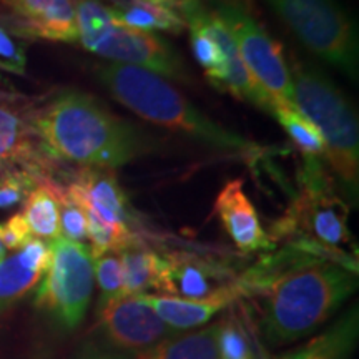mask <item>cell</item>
Segmentation results:
<instances>
[{"instance_id":"1","label":"cell","mask_w":359,"mask_h":359,"mask_svg":"<svg viewBox=\"0 0 359 359\" xmlns=\"http://www.w3.org/2000/svg\"><path fill=\"white\" fill-rule=\"evenodd\" d=\"M246 294H262V330L269 344L311 333L356 290V275L343 263L281 253L240 278Z\"/></svg>"},{"instance_id":"2","label":"cell","mask_w":359,"mask_h":359,"mask_svg":"<svg viewBox=\"0 0 359 359\" xmlns=\"http://www.w3.org/2000/svg\"><path fill=\"white\" fill-rule=\"evenodd\" d=\"M30 128L43 156L87 168L120 167L147 147L137 127L82 92H64L32 109Z\"/></svg>"},{"instance_id":"3","label":"cell","mask_w":359,"mask_h":359,"mask_svg":"<svg viewBox=\"0 0 359 359\" xmlns=\"http://www.w3.org/2000/svg\"><path fill=\"white\" fill-rule=\"evenodd\" d=\"M97 77L116 100L143 120L222 151L248 155L255 148L241 135L213 122L160 75L132 65L105 64L97 69Z\"/></svg>"},{"instance_id":"4","label":"cell","mask_w":359,"mask_h":359,"mask_svg":"<svg viewBox=\"0 0 359 359\" xmlns=\"http://www.w3.org/2000/svg\"><path fill=\"white\" fill-rule=\"evenodd\" d=\"M291 72L294 109L314 125L325 140V156L349 198H358V116L333 80L311 64H294Z\"/></svg>"},{"instance_id":"5","label":"cell","mask_w":359,"mask_h":359,"mask_svg":"<svg viewBox=\"0 0 359 359\" xmlns=\"http://www.w3.org/2000/svg\"><path fill=\"white\" fill-rule=\"evenodd\" d=\"M314 55L358 80V29L336 0H266Z\"/></svg>"},{"instance_id":"6","label":"cell","mask_w":359,"mask_h":359,"mask_svg":"<svg viewBox=\"0 0 359 359\" xmlns=\"http://www.w3.org/2000/svg\"><path fill=\"white\" fill-rule=\"evenodd\" d=\"M93 283V257L88 246L60 236L50 241V263L37 290L35 304L64 327H75L87 311Z\"/></svg>"},{"instance_id":"7","label":"cell","mask_w":359,"mask_h":359,"mask_svg":"<svg viewBox=\"0 0 359 359\" xmlns=\"http://www.w3.org/2000/svg\"><path fill=\"white\" fill-rule=\"evenodd\" d=\"M215 12L231 32L245 65L271 100L273 110L294 107L291 72L281 45L245 7L218 4Z\"/></svg>"},{"instance_id":"8","label":"cell","mask_w":359,"mask_h":359,"mask_svg":"<svg viewBox=\"0 0 359 359\" xmlns=\"http://www.w3.org/2000/svg\"><path fill=\"white\" fill-rule=\"evenodd\" d=\"M302 193L281 223L283 233L302 231L314 245L336 250L351 241L348 230L349 208L331 190V183L323 172L320 158L306 156L302 175Z\"/></svg>"},{"instance_id":"9","label":"cell","mask_w":359,"mask_h":359,"mask_svg":"<svg viewBox=\"0 0 359 359\" xmlns=\"http://www.w3.org/2000/svg\"><path fill=\"white\" fill-rule=\"evenodd\" d=\"M88 50L114 64L138 67L160 77L188 80L187 67L172 45L158 35L116 22Z\"/></svg>"},{"instance_id":"10","label":"cell","mask_w":359,"mask_h":359,"mask_svg":"<svg viewBox=\"0 0 359 359\" xmlns=\"http://www.w3.org/2000/svg\"><path fill=\"white\" fill-rule=\"evenodd\" d=\"M100 323L115 346L132 351H143L161 339L172 336L170 327L160 320L140 296L123 294L98 308Z\"/></svg>"},{"instance_id":"11","label":"cell","mask_w":359,"mask_h":359,"mask_svg":"<svg viewBox=\"0 0 359 359\" xmlns=\"http://www.w3.org/2000/svg\"><path fill=\"white\" fill-rule=\"evenodd\" d=\"M30 111L19 97L0 90V172L25 168L40 175L45 167V156L30 128Z\"/></svg>"},{"instance_id":"12","label":"cell","mask_w":359,"mask_h":359,"mask_svg":"<svg viewBox=\"0 0 359 359\" xmlns=\"http://www.w3.org/2000/svg\"><path fill=\"white\" fill-rule=\"evenodd\" d=\"M230 276L223 264L190 253H172L163 257L156 291L177 298L198 299L235 281Z\"/></svg>"},{"instance_id":"13","label":"cell","mask_w":359,"mask_h":359,"mask_svg":"<svg viewBox=\"0 0 359 359\" xmlns=\"http://www.w3.org/2000/svg\"><path fill=\"white\" fill-rule=\"evenodd\" d=\"M147 306H150L158 314L161 321L170 330L188 331L195 330L208 323L217 316L219 311L228 308L241 296H246L243 285L240 280H235L230 285L223 286L210 296L198 299L177 298V296L167 294H138Z\"/></svg>"},{"instance_id":"14","label":"cell","mask_w":359,"mask_h":359,"mask_svg":"<svg viewBox=\"0 0 359 359\" xmlns=\"http://www.w3.org/2000/svg\"><path fill=\"white\" fill-rule=\"evenodd\" d=\"M17 22V30L53 42H77L74 0H2Z\"/></svg>"},{"instance_id":"15","label":"cell","mask_w":359,"mask_h":359,"mask_svg":"<svg viewBox=\"0 0 359 359\" xmlns=\"http://www.w3.org/2000/svg\"><path fill=\"white\" fill-rule=\"evenodd\" d=\"M215 212L238 250L243 253L271 250V238L263 230L257 210L246 196L241 180H231L222 188L215 201Z\"/></svg>"},{"instance_id":"16","label":"cell","mask_w":359,"mask_h":359,"mask_svg":"<svg viewBox=\"0 0 359 359\" xmlns=\"http://www.w3.org/2000/svg\"><path fill=\"white\" fill-rule=\"evenodd\" d=\"M64 190L75 203L92 210L105 222L116 226H128L127 198L109 168L83 170Z\"/></svg>"},{"instance_id":"17","label":"cell","mask_w":359,"mask_h":359,"mask_svg":"<svg viewBox=\"0 0 359 359\" xmlns=\"http://www.w3.org/2000/svg\"><path fill=\"white\" fill-rule=\"evenodd\" d=\"M50 263V245L32 238L11 257L0 259V311L29 293Z\"/></svg>"},{"instance_id":"18","label":"cell","mask_w":359,"mask_h":359,"mask_svg":"<svg viewBox=\"0 0 359 359\" xmlns=\"http://www.w3.org/2000/svg\"><path fill=\"white\" fill-rule=\"evenodd\" d=\"M358 309H349L341 320L314 336L303 346L276 359H348L358 341Z\"/></svg>"},{"instance_id":"19","label":"cell","mask_w":359,"mask_h":359,"mask_svg":"<svg viewBox=\"0 0 359 359\" xmlns=\"http://www.w3.org/2000/svg\"><path fill=\"white\" fill-rule=\"evenodd\" d=\"M218 330L219 321H215L196 331L172 334L143 349L137 359H218Z\"/></svg>"},{"instance_id":"20","label":"cell","mask_w":359,"mask_h":359,"mask_svg":"<svg viewBox=\"0 0 359 359\" xmlns=\"http://www.w3.org/2000/svg\"><path fill=\"white\" fill-rule=\"evenodd\" d=\"M111 17L116 24L132 27V29L151 32H182L185 29V22L173 7L161 6V4L145 2V0H130L120 6L110 7Z\"/></svg>"},{"instance_id":"21","label":"cell","mask_w":359,"mask_h":359,"mask_svg":"<svg viewBox=\"0 0 359 359\" xmlns=\"http://www.w3.org/2000/svg\"><path fill=\"white\" fill-rule=\"evenodd\" d=\"M60 187L52 182H39L37 187L25 198L24 217L32 236L39 240H57L60 238Z\"/></svg>"},{"instance_id":"22","label":"cell","mask_w":359,"mask_h":359,"mask_svg":"<svg viewBox=\"0 0 359 359\" xmlns=\"http://www.w3.org/2000/svg\"><path fill=\"white\" fill-rule=\"evenodd\" d=\"M123 271V293L135 296L148 290H156L163 266V257L155 251L130 243L118 251Z\"/></svg>"},{"instance_id":"23","label":"cell","mask_w":359,"mask_h":359,"mask_svg":"<svg viewBox=\"0 0 359 359\" xmlns=\"http://www.w3.org/2000/svg\"><path fill=\"white\" fill-rule=\"evenodd\" d=\"M273 116L280 122L288 137L299 147V150L304 155L316 156V158L325 156V140H323L320 132L294 107L275 109Z\"/></svg>"},{"instance_id":"24","label":"cell","mask_w":359,"mask_h":359,"mask_svg":"<svg viewBox=\"0 0 359 359\" xmlns=\"http://www.w3.org/2000/svg\"><path fill=\"white\" fill-rule=\"evenodd\" d=\"M75 4V20H77V35L85 48L92 47L107 30L115 24L110 7L103 6L98 0H77Z\"/></svg>"},{"instance_id":"25","label":"cell","mask_w":359,"mask_h":359,"mask_svg":"<svg viewBox=\"0 0 359 359\" xmlns=\"http://www.w3.org/2000/svg\"><path fill=\"white\" fill-rule=\"evenodd\" d=\"M217 348L218 359H255L248 331L235 313H230L219 321Z\"/></svg>"},{"instance_id":"26","label":"cell","mask_w":359,"mask_h":359,"mask_svg":"<svg viewBox=\"0 0 359 359\" xmlns=\"http://www.w3.org/2000/svg\"><path fill=\"white\" fill-rule=\"evenodd\" d=\"M93 273H95L100 298L98 308L105 306L111 299L123 296V271L118 251H109L93 258Z\"/></svg>"},{"instance_id":"27","label":"cell","mask_w":359,"mask_h":359,"mask_svg":"<svg viewBox=\"0 0 359 359\" xmlns=\"http://www.w3.org/2000/svg\"><path fill=\"white\" fill-rule=\"evenodd\" d=\"M39 180V173L25 168L2 170L0 172V210H8L25 201L29 193L37 187Z\"/></svg>"},{"instance_id":"28","label":"cell","mask_w":359,"mask_h":359,"mask_svg":"<svg viewBox=\"0 0 359 359\" xmlns=\"http://www.w3.org/2000/svg\"><path fill=\"white\" fill-rule=\"evenodd\" d=\"M27 67L25 43L17 27L0 20V70L24 75Z\"/></svg>"},{"instance_id":"29","label":"cell","mask_w":359,"mask_h":359,"mask_svg":"<svg viewBox=\"0 0 359 359\" xmlns=\"http://www.w3.org/2000/svg\"><path fill=\"white\" fill-rule=\"evenodd\" d=\"M58 200H60V236L75 243H82L87 238V215L82 206L67 196L64 188L58 191Z\"/></svg>"},{"instance_id":"30","label":"cell","mask_w":359,"mask_h":359,"mask_svg":"<svg viewBox=\"0 0 359 359\" xmlns=\"http://www.w3.org/2000/svg\"><path fill=\"white\" fill-rule=\"evenodd\" d=\"M0 238H2V243L6 246V250L17 251L24 246L27 241L32 240V233H30L29 226H27L22 213L13 215L11 219H7V223L0 224Z\"/></svg>"},{"instance_id":"31","label":"cell","mask_w":359,"mask_h":359,"mask_svg":"<svg viewBox=\"0 0 359 359\" xmlns=\"http://www.w3.org/2000/svg\"><path fill=\"white\" fill-rule=\"evenodd\" d=\"M79 359H123V358L118 356V354L102 351V349H88V351H85Z\"/></svg>"},{"instance_id":"32","label":"cell","mask_w":359,"mask_h":359,"mask_svg":"<svg viewBox=\"0 0 359 359\" xmlns=\"http://www.w3.org/2000/svg\"><path fill=\"white\" fill-rule=\"evenodd\" d=\"M145 2H154V4H161V6H168V7H173L175 11H177V7L180 4L183 2V0H145Z\"/></svg>"},{"instance_id":"33","label":"cell","mask_w":359,"mask_h":359,"mask_svg":"<svg viewBox=\"0 0 359 359\" xmlns=\"http://www.w3.org/2000/svg\"><path fill=\"white\" fill-rule=\"evenodd\" d=\"M250 0H219V4H233V6H241L245 7Z\"/></svg>"},{"instance_id":"34","label":"cell","mask_w":359,"mask_h":359,"mask_svg":"<svg viewBox=\"0 0 359 359\" xmlns=\"http://www.w3.org/2000/svg\"><path fill=\"white\" fill-rule=\"evenodd\" d=\"M6 246H4V243H2V238H0V259H2L4 257H6Z\"/></svg>"}]
</instances>
